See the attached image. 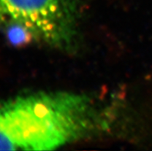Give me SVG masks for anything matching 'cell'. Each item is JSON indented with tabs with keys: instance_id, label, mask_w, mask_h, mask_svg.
I'll return each instance as SVG.
<instances>
[{
	"instance_id": "cell-1",
	"label": "cell",
	"mask_w": 152,
	"mask_h": 151,
	"mask_svg": "<svg viewBox=\"0 0 152 151\" xmlns=\"http://www.w3.org/2000/svg\"><path fill=\"white\" fill-rule=\"evenodd\" d=\"M104 111L83 93L39 92L0 102V150H52L105 126Z\"/></svg>"
},
{
	"instance_id": "cell-2",
	"label": "cell",
	"mask_w": 152,
	"mask_h": 151,
	"mask_svg": "<svg viewBox=\"0 0 152 151\" xmlns=\"http://www.w3.org/2000/svg\"><path fill=\"white\" fill-rule=\"evenodd\" d=\"M78 19L75 0H0V27L21 29L59 49L76 42Z\"/></svg>"
}]
</instances>
